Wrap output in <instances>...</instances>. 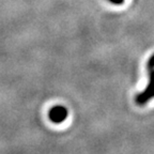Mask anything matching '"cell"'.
<instances>
[{"label": "cell", "mask_w": 154, "mask_h": 154, "mask_svg": "<svg viewBox=\"0 0 154 154\" xmlns=\"http://www.w3.org/2000/svg\"><path fill=\"white\" fill-rule=\"evenodd\" d=\"M149 72H150V80L147 88L136 96V103L138 105H144L150 100L154 99V69L149 70Z\"/></svg>", "instance_id": "6da1fadb"}, {"label": "cell", "mask_w": 154, "mask_h": 154, "mask_svg": "<svg viewBox=\"0 0 154 154\" xmlns=\"http://www.w3.org/2000/svg\"><path fill=\"white\" fill-rule=\"evenodd\" d=\"M67 109L63 106H54L48 112L49 120L54 123H62L67 118Z\"/></svg>", "instance_id": "7a4b0ae2"}, {"label": "cell", "mask_w": 154, "mask_h": 154, "mask_svg": "<svg viewBox=\"0 0 154 154\" xmlns=\"http://www.w3.org/2000/svg\"><path fill=\"white\" fill-rule=\"evenodd\" d=\"M147 66H148V70H152V69H154V55L149 59Z\"/></svg>", "instance_id": "3957f363"}, {"label": "cell", "mask_w": 154, "mask_h": 154, "mask_svg": "<svg viewBox=\"0 0 154 154\" xmlns=\"http://www.w3.org/2000/svg\"><path fill=\"white\" fill-rule=\"evenodd\" d=\"M109 2L113 3V5H122L124 2V0H108Z\"/></svg>", "instance_id": "277c9868"}]
</instances>
